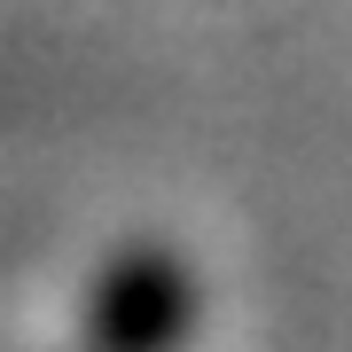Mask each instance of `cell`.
<instances>
[{
	"mask_svg": "<svg viewBox=\"0 0 352 352\" xmlns=\"http://www.w3.org/2000/svg\"><path fill=\"white\" fill-rule=\"evenodd\" d=\"M180 329H188V274L164 251H133L102 274L87 314L94 352H173Z\"/></svg>",
	"mask_w": 352,
	"mask_h": 352,
	"instance_id": "6da1fadb",
	"label": "cell"
}]
</instances>
